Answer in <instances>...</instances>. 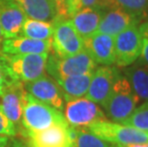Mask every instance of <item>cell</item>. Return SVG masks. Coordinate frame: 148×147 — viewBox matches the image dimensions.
Here are the masks:
<instances>
[{"label": "cell", "mask_w": 148, "mask_h": 147, "mask_svg": "<svg viewBox=\"0 0 148 147\" xmlns=\"http://www.w3.org/2000/svg\"><path fill=\"white\" fill-rule=\"evenodd\" d=\"M51 41L55 55L59 57H71L84 50L82 37L70 18H58L55 21Z\"/></svg>", "instance_id": "cell-6"}, {"label": "cell", "mask_w": 148, "mask_h": 147, "mask_svg": "<svg viewBox=\"0 0 148 147\" xmlns=\"http://www.w3.org/2000/svg\"><path fill=\"white\" fill-rule=\"evenodd\" d=\"M9 137L6 136H0V147H6L8 144Z\"/></svg>", "instance_id": "cell-32"}, {"label": "cell", "mask_w": 148, "mask_h": 147, "mask_svg": "<svg viewBox=\"0 0 148 147\" xmlns=\"http://www.w3.org/2000/svg\"><path fill=\"white\" fill-rule=\"evenodd\" d=\"M124 74L140 101H148V68L134 62L125 69Z\"/></svg>", "instance_id": "cell-20"}, {"label": "cell", "mask_w": 148, "mask_h": 147, "mask_svg": "<svg viewBox=\"0 0 148 147\" xmlns=\"http://www.w3.org/2000/svg\"><path fill=\"white\" fill-rule=\"evenodd\" d=\"M121 124L148 132V101L143 102L137 107L130 117L122 121Z\"/></svg>", "instance_id": "cell-23"}, {"label": "cell", "mask_w": 148, "mask_h": 147, "mask_svg": "<svg viewBox=\"0 0 148 147\" xmlns=\"http://www.w3.org/2000/svg\"><path fill=\"white\" fill-rule=\"evenodd\" d=\"M18 133L15 125L9 120L0 108V136L14 137Z\"/></svg>", "instance_id": "cell-26"}, {"label": "cell", "mask_w": 148, "mask_h": 147, "mask_svg": "<svg viewBox=\"0 0 148 147\" xmlns=\"http://www.w3.org/2000/svg\"><path fill=\"white\" fill-rule=\"evenodd\" d=\"M119 76L121 73L118 69L111 66H101L96 69L85 98L103 107Z\"/></svg>", "instance_id": "cell-9"}, {"label": "cell", "mask_w": 148, "mask_h": 147, "mask_svg": "<svg viewBox=\"0 0 148 147\" xmlns=\"http://www.w3.org/2000/svg\"><path fill=\"white\" fill-rule=\"evenodd\" d=\"M6 147H28L26 142H21L19 139H9L8 144Z\"/></svg>", "instance_id": "cell-30"}, {"label": "cell", "mask_w": 148, "mask_h": 147, "mask_svg": "<svg viewBox=\"0 0 148 147\" xmlns=\"http://www.w3.org/2000/svg\"><path fill=\"white\" fill-rule=\"evenodd\" d=\"M24 88L27 94L37 101L48 104L58 111H63L64 98L55 79L44 75L36 80L24 83Z\"/></svg>", "instance_id": "cell-12"}, {"label": "cell", "mask_w": 148, "mask_h": 147, "mask_svg": "<svg viewBox=\"0 0 148 147\" xmlns=\"http://www.w3.org/2000/svg\"><path fill=\"white\" fill-rule=\"evenodd\" d=\"M143 38L138 25L122 31L115 36V63L119 67H128L140 57Z\"/></svg>", "instance_id": "cell-8"}, {"label": "cell", "mask_w": 148, "mask_h": 147, "mask_svg": "<svg viewBox=\"0 0 148 147\" xmlns=\"http://www.w3.org/2000/svg\"><path fill=\"white\" fill-rule=\"evenodd\" d=\"M140 99L132 90L126 77L119 76L114 84L111 95L102 108L105 110L107 120L121 123L138 107Z\"/></svg>", "instance_id": "cell-2"}, {"label": "cell", "mask_w": 148, "mask_h": 147, "mask_svg": "<svg viewBox=\"0 0 148 147\" xmlns=\"http://www.w3.org/2000/svg\"><path fill=\"white\" fill-rule=\"evenodd\" d=\"M22 134L28 147H73L68 124H56L37 132Z\"/></svg>", "instance_id": "cell-11"}, {"label": "cell", "mask_w": 148, "mask_h": 147, "mask_svg": "<svg viewBox=\"0 0 148 147\" xmlns=\"http://www.w3.org/2000/svg\"><path fill=\"white\" fill-rule=\"evenodd\" d=\"M26 19V14L14 0H0V26L4 39L19 36Z\"/></svg>", "instance_id": "cell-14"}, {"label": "cell", "mask_w": 148, "mask_h": 147, "mask_svg": "<svg viewBox=\"0 0 148 147\" xmlns=\"http://www.w3.org/2000/svg\"><path fill=\"white\" fill-rule=\"evenodd\" d=\"M96 62L83 50L67 57H59L56 55L48 57L46 71L51 75L53 79H58L61 77L91 73L96 70Z\"/></svg>", "instance_id": "cell-5"}, {"label": "cell", "mask_w": 148, "mask_h": 147, "mask_svg": "<svg viewBox=\"0 0 148 147\" xmlns=\"http://www.w3.org/2000/svg\"><path fill=\"white\" fill-rule=\"evenodd\" d=\"M84 50L91 58L102 66H111L115 63V37L97 32L83 39Z\"/></svg>", "instance_id": "cell-13"}, {"label": "cell", "mask_w": 148, "mask_h": 147, "mask_svg": "<svg viewBox=\"0 0 148 147\" xmlns=\"http://www.w3.org/2000/svg\"><path fill=\"white\" fill-rule=\"evenodd\" d=\"M138 30H140V33L141 36H143V38L148 40V20L145 21L143 24H141L138 27Z\"/></svg>", "instance_id": "cell-31"}, {"label": "cell", "mask_w": 148, "mask_h": 147, "mask_svg": "<svg viewBox=\"0 0 148 147\" xmlns=\"http://www.w3.org/2000/svg\"><path fill=\"white\" fill-rule=\"evenodd\" d=\"M55 22H47L28 18L22 27L21 34L29 38L37 40H49L52 38Z\"/></svg>", "instance_id": "cell-22"}, {"label": "cell", "mask_w": 148, "mask_h": 147, "mask_svg": "<svg viewBox=\"0 0 148 147\" xmlns=\"http://www.w3.org/2000/svg\"><path fill=\"white\" fill-rule=\"evenodd\" d=\"M51 49V39L37 40L22 36L3 39L1 45V53L9 55L49 54Z\"/></svg>", "instance_id": "cell-15"}, {"label": "cell", "mask_w": 148, "mask_h": 147, "mask_svg": "<svg viewBox=\"0 0 148 147\" xmlns=\"http://www.w3.org/2000/svg\"><path fill=\"white\" fill-rule=\"evenodd\" d=\"M104 11L102 9L87 7L77 11L70 19L79 36L84 39L97 32Z\"/></svg>", "instance_id": "cell-17"}, {"label": "cell", "mask_w": 148, "mask_h": 147, "mask_svg": "<svg viewBox=\"0 0 148 147\" xmlns=\"http://www.w3.org/2000/svg\"><path fill=\"white\" fill-rule=\"evenodd\" d=\"M93 73L94 72H91L87 74L55 79L61 90L64 101H69L86 96L93 77Z\"/></svg>", "instance_id": "cell-18"}, {"label": "cell", "mask_w": 148, "mask_h": 147, "mask_svg": "<svg viewBox=\"0 0 148 147\" xmlns=\"http://www.w3.org/2000/svg\"><path fill=\"white\" fill-rule=\"evenodd\" d=\"M28 18L55 22L58 19L53 0H14Z\"/></svg>", "instance_id": "cell-19"}, {"label": "cell", "mask_w": 148, "mask_h": 147, "mask_svg": "<svg viewBox=\"0 0 148 147\" xmlns=\"http://www.w3.org/2000/svg\"><path fill=\"white\" fill-rule=\"evenodd\" d=\"M26 91L24 83L20 81H12L0 92V108L4 115L10 120L15 127L21 128L22 112H23L24 98Z\"/></svg>", "instance_id": "cell-10"}, {"label": "cell", "mask_w": 148, "mask_h": 147, "mask_svg": "<svg viewBox=\"0 0 148 147\" xmlns=\"http://www.w3.org/2000/svg\"><path fill=\"white\" fill-rule=\"evenodd\" d=\"M91 133L115 145L148 144V132L103 120L86 127Z\"/></svg>", "instance_id": "cell-4"}, {"label": "cell", "mask_w": 148, "mask_h": 147, "mask_svg": "<svg viewBox=\"0 0 148 147\" xmlns=\"http://www.w3.org/2000/svg\"><path fill=\"white\" fill-rule=\"evenodd\" d=\"M80 9L82 8H99L104 10L105 8H113L112 0H79Z\"/></svg>", "instance_id": "cell-27"}, {"label": "cell", "mask_w": 148, "mask_h": 147, "mask_svg": "<svg viewBox=\"0 0 148 147\" xmlns=\"http://www.w3.org/2000/svg\"><path fill=\"white\" fill-rule=\"evenodd\" d=\"M136 62L148 68V40L143 39L140 55V57L137 59Z\"/></svg>", "instance_id": "cell-29"}, {"label": "cell", "mask_w": 148, "mask_h": 147, "mask_svg": "<svg viewBox=\"0 0 148 147\" xmlns=\"http://www.w3.org/2000/svg\"><path fill=\"white\" fill-rule=\"evenodd\" d=\"M2 54V53H1ZM49 54L14 55L2 54L9 76L15 81L27 83L44 76Z\"/></svg>", "instance_id": "cell-3"}, {"label": "cell", "mask_w": 148, "mask_h": 147, "mask_svg": "<svg viewBox=\"0 0 148 147\" xmlns=\"http://www.w3.org/2000/svg\"><path fill=\"white\" fill-rule=\"evenodd\" d=\"M3 36H2V31H1V26H0V53H1V45L3 42Z\"/></svg>", "instance_id": "cell-33"}, {"label": "cell", "mask_w": 148, "mask_h": 147, "mask_svg": "<svg viewBox=\"0 0 148 147\" xmlns=\"http://www.w3.org/2000/svg\"><path fill=\"white\" fill-rule=\"evenodd\" d=\"M73 147H116L113 143L94 135L86 128H77L69 126Z\"/></svg>", "instance_id": "cell-21"}, {"label": "cell", "mask_w": 148, "mask_h": 147, "mask_svg": "<svg viewBox=\"0 0 148 147\" xmlns=\"http://www.w3.org/2000/svg\"><path fill=\"white\" fill-rule=\"evenodd\" d=\"M66 102L63 116L69 126L86 128L96 121L107 120L101 108L85 96Z\"/></svg>", "instance_id": "cell-7"}, {"label": "cell", "mask_w": 148, "mask_h": 147, "mask_svg": "<svg viewBox=\"0 0 148 147\" xmlns=\"http://www.w3.org/2000/svg\"><path fill=\"white\" fill-rule=\"evenodd\" d=\"M56 6L58 18H71L80 10L79 0H53Z\"/></svg>", "instance_id": "cell-25"}, {"label": "cell", "mask_w": 148, "mask_h": 147, "mask_svg": "<svg viewBox=\"0 0 148 147\" xmlns=\"http://www.w3.org/2000/svg\"><path fill=\"white\" fill-rule=\"evenodd\" d=\"M56 124H68L62 112L37 101L26 93L21 120V125L25 131L22 133L37 132Z\"/></svg>", "instance_id": "cell-1"}, {"label": "cell", "mask_w": 148, "mask_h": 147, "mask_svg": "<svg viewBox=\"0 0 148 147\" xmlns=\"http://www.w3.org/2000/svg\"><path fill=\"white\" fill-rule=\"evenodd\" d=\"M113 8H119L143 18L148 14V0H112Z\"/></svg>", "instance_id": "cell-24"}, {"label": "cell", "mask_w": 148, "mask_h": 147, "mask_svg": "<svg viewBox=\"0 0 148 147\" xmlns=\"http://www.w3.org/2000/svg\"><path fill=\"white\" fill-rule=\"evenodd\" d=\"M12 81H15L9 76L7 69L5 67L4 61L2 58V54L0 53V92L4 89V87Z\"/></svg>", "instance_id": "cell-28"}, {"label": "cell", "mask_w": 148, "mask_h": 147, "mask_svg": "<svg viewBox=\"0 0 148 147\" xmlns=\"http://www.w3.org/2000/svg\"><path fill=\"white\" fill-rule=\"evenodd\" d=\"M140 19V17L119 8H110L103 14L97 32L115 37L127 28L137 25Z\"/></svg>", "instance_id": "cell-16"}]
</instances>
